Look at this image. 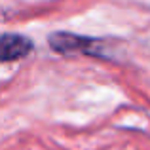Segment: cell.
Segmentation results:
<instances>
[{"label":"cell","mask_w":150,"mask_h":150,"mask_svg":"<svg viewBox=\"0 0 150 150\" xmlns=\"http://www.w3.org/2000/svg\"><path fill=\"white\" fill-rule=\"evenodd\" d=\"M50 48L55 51V53H82V55H95V57H101V50L105 48L101 40L97 38H89V36H80V34H72V33H63V30H57V33L50 34L48 38Z\"/></svg>","instance_id":"obj_1"},{"label":"cell","mask_w":150,"mask_h":150,"mask_svg":"<svg viewBox=\"0 0 150 150\" xmlns=\"http://www.w3.org/2000/svg\"><path fill=\"white\" fill-rule=\"evenodd\" d=\"M33 40L25 34L8 33L0 36V63H11L25 59L33 51Z\"/></svg>","instance_id":"obj_2"}]
</instances>
